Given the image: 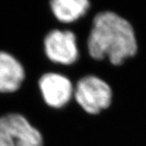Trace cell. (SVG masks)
I'll list each match as a JSON object with an SVG mask.
<instances>
[{"instance_id": "1", "label": "cell", "mask_w": 146, "mask_h": 146, "mask_svg": "<svg viewBox=\"0 0 146 146\" xmlns=\"http://www.w3.org/2000/svg\"><path fill=\"white\" fill-rule=\"evenodd\" d=\"M88 50L94 59L107 57L114 65L135 55L137 43L128 21L115 12H100L94 17L88 38Z\"/></svg>"}, {"instance_id": "4", "label": "cell", "mask_w": 146, "mask_h": 146, "mask_svg": "<svg viewBox=\"0 0 146 146\" xmlns=\"http://www.w3.org/2000/svg\"><path fill=\"white\" fill-rule=\"evenodd\" d=\"M45 52L48 58L55 63L70 65L78 58L76 37L72 32L54 29L44 39Z\"/></svg>"}, {"instance_id": "7", "label": "cell", "mask_w": 146, "mask_h": 146, "mask_svg": "<svg viewBox=\"0 0 146 146\" xmlns=\"http://www.w3.org/2000/svg\"><path fill=\"white\" fill-rule=\"evenodd\" d=\"M87 0H53L50 8L53 14L61 22L71 23L82 17L89 10Z\"/></svg>"}, {"instance_id": "2", "label": "cell", "mask_w": 146, "mask_h": 146, "mask_svg": "<svg viewBox=\"0 0 146 146\" xmlns=\"http://www.w3.org/2000/svg\"><path fill=\"white\" fill-rule=\"evenodd\" d=\"M41 132L25 116L11 113L0 117V146H42Z\"/></svg>"}, {"instance_id": "5", "label": "cell", "mask_w": 146, "mask_h": 146, "mask_svg": "<svg viewBox=\"0 0 146 146\" xmlns=\"http://www.w3.org/2000/svg\"><path fill=\"white\" fill-rule=\"evenodd\" d=\"M38 84L44 101L53 108L64 106L74 94L71 80L58 73H45L41 76Z\"/></svg>"}, {"instance_id": "6", "label": "cell", "mask_w": 146, "mask_h": 146, "mask_svg": "<svg viewBox=\"0 0 146 146\" xmlns=\"http://www.w3.org/2000/svg\"><path fill=\"white\" fill-rule=\"evenodd\" d=\"M25 77L22 64L11 54L0 50V93L16 92Z\"/></svg>"}, {"instance_id": "3", "label": "cell", "mask_w": 146, "mask_h": 146, "mask_svg": "<svg viewBox=\"0 0 146 146\" xmlns=\"http://www.w3.org/2000/svg\"><path fill=\"white\" fill-rule=\"evenodd\" d=\"M76 101L87 113L98 114L111 102L112 93L107 84L94 76L80 79L74 89Z\"/></svg>"}]
</instances>
